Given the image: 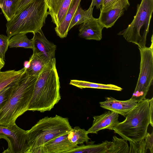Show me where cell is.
<instances>
[{
  "label": "cell",
  "mask_w": 153,
  "mask_h": 153,
  "mask_svg": "<svg viewBox=\"0 0 153 153\" xmlns=\"http://www.w3.org/2000/svg\"><path fill=\"white\" fill-rule=\"evenodd\" d=\"M60 84L55 58L45 66L37 77L28 111H50L60 100Z\"/></svg>",
  "instance_id": "cell-1"
},
{
  "label": "cell",
  "mask_w": 153,
  "mask_h": 153,
  "mask_svg": "<svg viewBox=\"0 0 153 153\" xmlns=\"http://www.w3.org/2000/svg\"><path fill=\"white\" fill-rule=\"evenodd\" d=\"M26 70L17 79L9 99L0 110L1 125L15 124L17 118L28 111L38 76L30 75Z\"/></svg>",
  "instance_id": "cell-2"
},
{
  "label": "cell",
  "mask_w": 153,
  "mask_h": 153,
  "mask_svg": "<svg viewBox=\"0 0 153 153\" xmlns=\"http://www.w3.org/2000/svg\"><path fill=\"white\" fill-rule=\"evenodd\" d=\"M72 129L68 118L56 115L40 120L27 130L29 149L27 153H44L43 146L45 144L68 133Z\"/></svg>",
  "instance_id": "cell-3"
},
{
  "label": "cell",
  "mask_w": 153,
  "mask_h": 153,
  "mask_svg": "<svg viewBox=\"0 0 153 153\" xmlns=\"http://www.w3.org/2000/svg\"><path fill=\"white\" fill-rule=\"evenodd\" d=\"M45 0H33L7 21L6 32L10 39L18 34L34 33L42 29L48 15Z\"/></svg>",
  "instance_id": "cell-4"
},
{
  "label": "cell",
  "mask_w": 153,
  "mask_h": 153,
  "mask_svg": "<svg viewBox=\"0 0 153 153\" xmlns=\"http://www.w3.org/2000/svg\"><path fill=\"white\" fill-rule=\"evenodd\" d=\"M149 99H145L136 105L114 128V132L127 141L137 142L144 139L150 124Z\"/></svg>",
  "instance_id": "cell-5"
},
{
  "label": "cell",
  "mask_w": 153,
  "mask_h": 153,
  "mask_svg": "<svg viewBox=\"0 0 153 153\" xmlns=\"http://www.w3.org/2000/svg\"><path fill=\"white\" fill-rule=\"evenodd\" d=\"M153 11V0H142L138 4L136 15L131 22L118 35H122L128 42L145 47L150 20Z\"/></svg>",
  "instance_id": "cell-6"
},
{
  "label": "cell",
  "mask_w": 153,
  "mask_h": 153,
  "mask_svg": "<svg viewBox=\"0 0 153 153\" xmlns=\"http://www.w3.org/2000/svg\"><path fill=\"white\" fill-rule=\"evenodd\" d=\"M149 47L139 48L140 61V73L131 98L137 102L145 99L153 79V35Z\"/></svg>",
  "instance_id": "cell-7"
},
{
  "label": "cell",
  "mask_w": 153,
  "mask_h": 153,
  "mask_svg": "<svg viewBox=\"0 0 153 153\" xmlns=\"http://www.w3.org/2000/svg\"><path fill=\"white\" fill-rule=\"evenodd\" d=\"M5 139L8 148L3 153H27L28 149L27 131L19 127L16 124L0 125V139Z\"/></svg>",
  "instance_id": "cell-8"
},
{
  "label": "cell",
  "mask_w": 153,
  "mask_h": 153,
  "mask_svg": "<svg viewBox=\"0 0 153 153\" xmlns=\"http://www.w3.org/2000/svg\"><path fill=\"white\" fill-rule=\"evenodd\" d=\"M33 34L31 39L33 53L38 56L47 64L55 57L56 46L46 38L42 29Z\"/></svg>",
  "instance_id": "cell-9"
},
{
  "label": "cell",
  "mask_w": 153,
  "mask_h": 153,
  "mask_svg": "<svg viewBox=\"0 0 153 153\" xmlns=\"http://www.w3.org/2000/svg\"><path fill=\"white\" fill-rule=\"evenodd\" d=\"M129 5L128 0H120L108 9L100 11L98 18L100 23L103 28L111 27Z\"/></svg>",
  "instance_id": "cell-10"
},
{
  "label": "cell",
  "mask_w": 153,
  "mask_h": 153,
  "mask_svg": "<svg viewBox=\"0 0 153 153\" xmlns=\"http://www.w3.org/2000/svg\"><path fill=\"white\" fill-rule=\"evenodd\" d=\"M118 117L119 114L110 110L94 116L92 125L87 131L88 133L97 134L99 131L105 129L113 130L119 123Z\"/></svg>",
  "instance_id": "cell-11"
},
{
  "label": "cell",
  "mask_w": 153,
  "mask_h": 153,
  "mask_svg": "<svg viewBox=\"0 0 153 153\" xmlns=\"http://www.w3.org/2000/svg\"><path fill=\"white\" fill-rule=\"evenodd\" d=\"M73 0H45L47 7L48 15L56 26L62 22Z\"/></svg>",
  "instance_id": "cell-12"
},
{
  "label": "cell",
  "mask_w": 153,
  "mask_h": 153,
  "mask_svg": "<svg viewBox=\"0 0 153 153\" xmlns=\"http://www.w3.org/2000/svg\"><path fill=\"white\" fill-rule=\"evenodd\" d=\"M105 100L99 102L100 106L113 111L126 117L127 114L136 105L137 102L131 99L120 101L112 97H106Z\"/></svg>",
  "instance_id": "cell-13"
},
{
  "label": "cell",
  "mask_w": 153,
  "mask_h": 153,
  "mask_svg": "<svg viewBox=\"0 0 153 153\" xmlns=\"http://www.w3.org/2000/svg\"><path fill=\"white\" fill-rule=\"evenodd\" d=\"M68 133L53 139L43 146L44 153H68L78 145L71 142L68 139Z\"/></svg>",
  "instance_id": "cell-14"
},
{
  "label": "cell",
  "mask_w": 153,
  "mask_h": 153,
  "mask_svg": "<svg viewBox=\"0 0 153 153\" xmlns=\"http://www.w3.org/2000/svg\"><path fill=\"white\" fill-rule=\"evenodd\" d=\"M103 28L98 19L94 18L80 25L79 36L86 39L100 41L102 38Z\"/></svg>",
  "instance_id": "cell-15"
},
{
  "label": "cell",
  "mask_w": 153,
  "mask_h": 153,
  "mask_svg": "<svg viewBox=\"0 0 153 153\" xmlns=\"http://www.w3.org/2000/svg\"><path fill=\"white\" fill-rule=\"evenodd\" d=\"M81 0H73L66 15L60 24L55 28L57 35L61 38L66 37L68 31V28L72 19Z\"/></svg>",
  "instance_id": "cell-16"
},
{
  "label": "cell",
  "mask_w": 153,
  "mask_h": 153,
  "mask_svg": "<svg viewBox=\"0 0 153 153\" xmlns=\"http://www.w3.org/2000/svg\"><path fill=\"white\" fill-rule=\"evenodd\" d=\"M111 143V142L107 140L101 143L94 144L91 143L85 145L83 144L77 146L68 153H107L108 149Z\"/></svg>",
  "instance_id": "cell-17"
},
{
  "label": "cell",
  "mask_w": 153,
  "mask_h": 153,
  "mask_svg": "<svg viewBox=\"0 0 153 153\" xmlns=\"http://www.w3.org/2000/svg\"><path fill=\"white\" fill-rule=\"evenodd\" d=\"M93 8L94 6L90 5L88 10H84L82 9L80 4L71 21L68 31L74 26L81 25L93 19L94 17L92 15Z\"/></svg>",
  "instance_id": "cell-18"
},
{
  "label": "cell",
  "mask_w": 153,
  "mask_h": 153,
  "mask_svg": "<svg viewBox=\"0 0 153 153\" xmlns=\"http://www.w3.org/2000/svg\"><path fill=\"white\" fill-rule=\"evenodd\" d=\"M69 84L80 89L90 88L118 91H121L123 90L121 88L113 84H104L76 79L71 80Z\"/></svg>",
  "instance_id": "cell-19"
},
{
  "label": "cell",
  "mask_w": 153,
  "mask_h": 153,
  "mask_svg": "<svg viewBox=\"0 0 153 153\" xmlns=\"http://www.w3.org/2000/svg\"><path fill=\"white\" fill-rule=\"evenodd\" d=\"M26 69V68L24 67L18 71H0V91L17 79Z\"/></svg>",
  "instance_id": "cell-20"
},
{
  "label": "cell",
  "mask_w": 153,
  "mask_h": 153,
  "mask_svg": "<svg viewBox=\"0 0 153 153\" xmlns=\"http://www.w3.org/2000/svg\"><path fill=\"white\" fill-rule=\"evenodd\" d=\"M26 71L30 75L38 76L46 64L37 55L33 53L27 63Z\"/></svg>",
  "instance_id": "cell-21"
},
{
  "label": "cell",
  "mask_w": 153,
  "mask_h": 153,
  "mask_svg": "<svg viewBox=\"0 0 153 153\" xmlns=\"http://www.w3.org/2000/svg\"><path fill=\"white\" fill-rule=\"evenodd\" d=\"M87 131L81 129L79 126H76L68 133V137L71 142L78 145L88 142L90 139L88 136Z\"/></svg>",
  "instance_id": "cell-22"
},
{
  "label": "cell",
  "mask_w": 153,
  "mask_h": 153,
  "mask_svg": "<svg viewBox=\"0 0 153 153\" xmlns=\"http://www.w3.org/2000/svg\"><path fill=\"white\" fill-rule=\"evenodd\" d=\"M20 0H0V8L7 21L14 16Z\"/></svg>",
  "instance_id": "cell-23"
},
{
  "label": "cell",
  "mask_w": 153,
  "mask_h": 153,
  "mask_svg": "<svg viewBox=\"0 0 153 153\" xmlns=\"http://www.w3.org/2000/svg\"><path fill=\"white\" fill-rule=\"evenodd\" d=\"M26 34L18 33L12 36L9 40V47L10 48L22 47L32 49V41L28 38Z\"/></svg>",
  "instance_id": "cell-24"
},
{
  "label": "cell",
  "mask_w": 153,
  "mask_h": 153,
  "mask_svg": "<svg viewBox=\"0 0 153 153\" xmlns=\"http://www.w3.org/2000/svg\"><path fill=\"white\" fill-rule=\"evenodd\" d=\"M129 147L126 140L114 136L107 153H129Z\"/></svg>",
  "instance_id": "cell-25"
},
{
  "label": "cell",
  "mask_w": 153,
  "mask_h": 153,
  "mask_svg": "<svg viewBox=\"0 0 153 153\" xmlns=\"http://www.w3.org/2000/svg\"><path fill=\"white\" fill-rule=\"evenodd\" d=\"M17 79L0 91V110L9 99Z\"/></svg>",
  "instance_id": "cell-26"
},
{
  "label": "cell",
  "mask_w": 153,
  "mask_h": 153,
  "mask_svg": "<svg viewBox=\"0 0 153 153\" xmlns=\"http://www.w3.org/2000/svg\"><path fill=\"white\" fill-rule=\"evenodd\" d=\"M129 153H146L147 148L144 139L137 142L129 141Z\"/></svg>",
  "instance_id": "cell-27"
},
{
  "label": "cell",
  "mask_w": 153,
  "mask_h": 153,
  "mask_svg": "<svg viewBox=\"0 0 153 153\" xmlns=\"http://www.w3.org/2000/svg\"><path fill=\"white\" fill-rule=\"evenodd\" d=\"M9 39L7 36L0 34V58L4 60L9 47Z\"/></svg>",
  "instance_id": "cell-28"
},
{
  "label": "cell",
  "mask_w": 153,
  "mask_h": 153,
  "mask_svg": "<svg viewBox=\"0 0 153 153\" xmlns=\"http://www.w3.org/2000/svg\"><path fill=\"white\" fill-rule=\"evenodd\" d=\"M146 147L151 153H153V132L151 134L147 132L144 138Z\"/></svg>",
  "instance_id": "cell-29"
},
{
  "label": "cell",
  "mask_w": 153,
  "mask_h": 153,
  "mask_svg": "<svg viewBox=\"0 0 153 153\" xmlns=\"http://www.w3.org/2000/svg\"><path fill=\"white\" fill-rule=\"evenodd\" d=\"M120 0H103L100 11L105 10L112 6Z\"/></svg>",
  "instance_id": "cell-30"
},
{
  "label": "cell",
  "mask_w": 153,
  "mask_h": 153,
  "mask_svg": "<svg viewBox=\"0 0 153 153\" xmlns=\"http://www.w3.org/2000/svg\"><path fill=\"white\" fill-rule=\"evenodd\" d=\"M33 0H20L16 8L15 15Z\"/></svg>",
  "instance_id": "cell-31"
},
{
  "label": "cell",
  "mask_w": 153,
  "mask_h": 153,
  "mask_svg": "<svg viewBox=\"0 0 153 153\" xmlns=\"http://www.w3.org/2000/svg\"><path fill=\"white\" fill-rule=\"evenodd\" d=\"M149 113L150 123V124L152 127L153 126V98L149 99Z\"/></svg>",
  "instance_id": "cell-32"
},
{
  "label": "cell",
  "mask_w": 153,
  "mask_h": 153,
  "mask_svg": "<svg viewBox=\"0 0 153 153\" xmlns=\"http://www.w3.org/2000/svg\"><path fill=\"white\" fill-rule=\"evenodd\" d=\"M103 1V0H92L90 5L94 7L95 6L97 9H100Z\"/></svg>",
  "instance_id": "cell-33"
},
{
  "label": "cell",
  "mask_w": 153,
  "mask_h": 153,
  "mask_svg": "<svg viewBox=\"0 0 153 153\" xmlns=\"http://www.w3.org/2000/svg\"><path fill=\"white\" fill-rule=\"evenodd\" d=\"M5 64L4 61L2 60L0 58V71L2 68L4 66Z\"/></svg>",
  "instance_id": "cell-34"
}]
</instances>
